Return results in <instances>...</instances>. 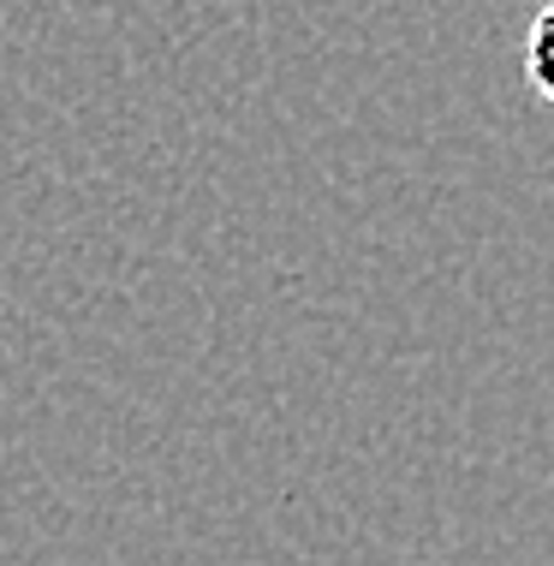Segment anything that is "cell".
I'll return each instance as SVG.
<instances>
[{"label": "cell", "instance_id": "cell-1", "mask_svg": "<svg viewBox=\"0 0 554 566\" xmlns=\"http://www.w3.org/2000/svg\"><path fill=\"white\" fill-rule=\"evenodd\" d=\"M525 78L543 102H554V7L536 12V24L525 36Z\"/></svg>", "mask_w": 554, "mask_h": 566}]
</instances>
